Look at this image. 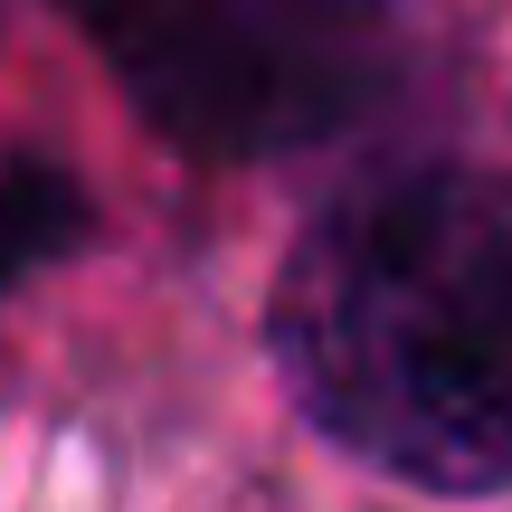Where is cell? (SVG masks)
Here are the masks:
<instances>
[{"label":"cell","instance_id":"6da1fadb","mask_svg":"<svg viewBox=\"0 0 512 512\" xmlns=\"http://www.w3.org/2000/svg\"><path fill=\"white\" fill-rule=\"evenodd\" d=\"M266 361L351 465L437 503L512 494V162L342 181L275 256Z\"/></svg>","mask_w":512,"mask_h":512},{"label":"cell","instance_id":"7a4b0ae2","mask_svg":"<svg viewBox=\"0 0 512 512\" xmlns=\"http://www.w3.org/2000/svg\"><path fill=\"white\" fill-rule=\"evenodd\" d=\"M124 105L190 162H275L342 143L399 86V29L361 0H133L76 19Z\"/></svg>","mask_w":512,"mask_h":512},{"label":"cell","instance_id":"3957f363","mask_svg":"<svg viewBox=\"0 0 512 512\" xmlns=\"http://www.w3.org/2000/svg\"><path fill=\"white\" fill-rule=\"evenodd\" d=\"M86 238H95V190L48 152H10L0 162V294H19Z\"/></svg>","mask_w":512,"mask_h":512}]
</instances>
